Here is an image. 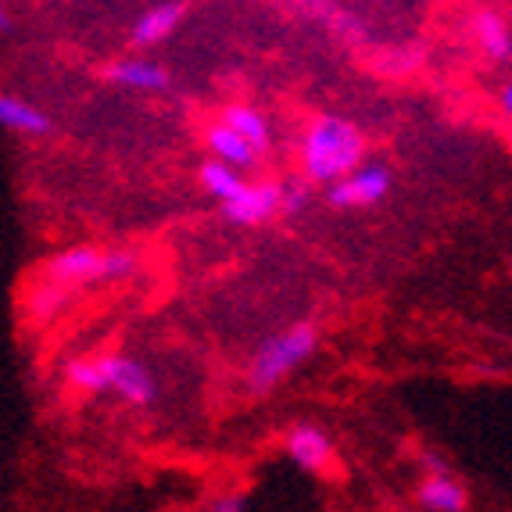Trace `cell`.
Wrapping results in <instances>:
<instances>
[{"label":"cell","instance_id":"1","mask_svg":"<svg viewBox=\"0 0 512 512\" xmlns=\"http://www.w3.org/2000/svg\"><path fill=\"white\" fill-rule=\"evenodd\" d=\"M366 165V137L362 129L337 115H319L308 122L301 137V172L308 183H333L348 180L351 172Z\"/></svg>","mask_w":512,"mask_h":512},{"label":"cell","instance_id":"2","mask_svg":"<svg viewBox=\"0 0 512 512\" xmlns=\"http://www.w3.org/2000/svg\"><path fill=\"white\" fill-rule=\"evenodd\" d=\"M69 387L86 394H104L111 391L119 402L133 405V409H147L158 402V380L154 373L133 355H119V351H101V355H83L72 359L65 369Z\"/></svg>","mask_w":512,"mask_h":512},{"label":"cell","instance_id":"3","mask_svg":"<svg viewBox=\"0 0 512 512\" xmlns=\"http://www.w3.org/2000/svg\"><path fill=\"white\" fill-rule=\"evenodd\" d=\"M319 348V326L316 323H294L287 330L269 333L255 351H251L248 369H244V384L251 394H269L280 387L301 362H308Z\"/></svg>","mask_w":512,"mask_h":512},{"label":"cell","instance_id":"4","mask_svg":"<svg viewBox=\"0 0 512 512\" xmlns=\"http://www.w3.org/2000/svg\"><path fill=\"white\" fill-rule=\"evenodd\" d=\"M40 283H51L61 291H79L90 283H104V251L94 248V244H76V248L58 251L43 265Z\"/></svg>","mask_w":512,"mask_h":512},{"label":"cell","instance_id":"5","mask_svg":"<svg viewBox=\"0 0 512 512\" xmlns=\"http://www.w3.org/2000/svg\"><path fill=\"white\" fill-rule=\"evenodd\" d=\"M394 187V172L384 162H366L359 172H351L348 180L333 183L326 190L330 208H373L380 205Z\"/></svg>","mask_w":512,"mask_h":512},{"label":"cell","instance_id":"6","mask_svg":"<svg viewBox=\"0 0 512 512\" xmlns=\"http://www.w3.org/2000/svg\"><path fill=\"white\" fill-rule=\"evenodd\" d=\"M283 452L287 459L305 473H330L333 466V441L323 427L308 423V419H298L287 427L283 434Z\"/></svg>","mask_w":512,"mask_h":512},{"label":"cell","instance_id":"7","mask_svg":"<svg viewBox=\"0 0 512 512\" xmlns=\"http://www.w3.org/2000/svg\"><path fill=\"white\" fill-rule=\"evenodd\" d=\"M276 212H283V183L262 180V183H248V190L222 205V215L233 222V226H262L269 222Z\"/></svg>","mask_w":512,"mask_h":512},{"label":"cell","instance_id":"8","mask_svg":"<svg viewBox=\"0 0 512 512\" xmlns=\"http://www.w3.org/2000/svg\"><path fill=\"white\" fill-rule=\"evenodd\" d=\"M101 79L108 86H122V90H169L172 76L165 65L147 58H119L111 61L101 72Z\"/></svg>","mask_w":512,"mask_h":512},{"label":"cell","instance_id":"9","mask_svg":"<svg viewBox=\"0 0 512 512\" xmlns=\"http://www.w3.org/2000/svg\"><path fill=\"white\" fill-rule=\"evenodd\" d=\"M470 33L473 43L480 47L487 61H495V65H512V29L498 11L491 8H480L470 15Z\"/></svg>","mask_w":512,"mask_h":512},{"label":"cell","instance_id":"10","mask_svg":"<svg viewBox=\"0 0 512 512\" xmlns=\"http://www.w3.org/2000/svg\"><path fill=\"white\" fill-rule=\"evenodd\" d=\"M183 18H187V8H183V4H154V8H147L144 15L133 22V29H129V47L144 51V47L162 43L165 36H172L176 29H180Z\"/></svg>","mask_w":512,"mask_h":512},{"label":"cell","instance_id":"11","mask_svg":"<svg viewBox=\"0 0 512 512\" xmlns=\"http://www.w3.org/2000/svg\"><path fill=\"white\" fill-rule=\"evenodd\" d=\"M416 505L423 512H466L470 491L448 473V477H423L416 487Z\"/></svg>","mask_w":512,"mask_h":512},{"label":"cell","instance_id":"12","mask_svg":"<svg viewBox=\"0 0 512 512\" xmlns=\"http://www.w3.org/2000/svg\"><path fill=\"white\" fill-rule=\"evenodd\" d=\"M205 140H208V147H212L215 162L230 165V169H237V172L255 169V165H258V151L244 137H237L226 122H215V126H208Z\"/></svg>","mask_w":512,"mask_h":512},{"label":"cell","instance_id":"13","mask_svg":"<svg viewBox=\"0 0 512 512\" xmlns=\"http://www.w3.org/2000/svg\"><path fill=\"white\" fill-rule=\"evenodd\" d=\"M222 122L237 133V137H244L251 147H255L258 154L269 151V144H273V133H269V122H265V115L258 108H251V104L244 101H233L222 108Z\"/></svg>","mask_w":512,"mask_h":512},{"label":"cell","instance_id":"14","mask_svg":"<svg viewBox=\"0 0 512 512\" xmlns=\"http://www.w3.org/2000/svg\"><path fill=\"white\" fill-rule=\"evenodd\" d=\"M197 183H201V190H205L208 197H215L219 205H230V201H237V197L248 190V180H244L237 169L215 162V158H208V162L197 169Z\"/></svg>","mask_w":512,"mask_h":512},{"label":"cell","instance_id":"15","mask_svg":"<svg viewBox=\"0 0 512 512\" xmlns=\"http://www.w3.org/2000/svg\"><path fill=\"white\" fill-rule=\"evenodd\" d=\"M0 122L8 129H15V133H26V137H43V133H51V126H54L36 104L22 101V97H11V94L0 97Z\"/></svg>","mask_w":512,"mask_h":512},{"label":"cell","instance_id":"16","mask_svg":"<svg viewBox=\"0 0 512 512\" xmlns=\"http://www.w3.org/2000/svg\"><path fill=\"white\" fill-rule=\"evenodd\" d=\"M140 273V255L133 248L104 251V283H126Z\"/></svg>","mask_w":512,"mask_h":512},{"label":"cell","instance_id":"17","mask_svg":"<svg viewBox=\"0 0 512 512\" xmlns=\"http://www.w3.org/2000/svg\"><path fill=\"white\" fill-rule=\"evenodd\" d=\"M69 301V291H61V287H51V283H40L33 294H29V316L36 323H47L61 312V305Z\"/></svg>","mask_w":512,"mask_h":512},{"label":"cell","instance_id":"18","mask_svg":"<svg viewBox=\"0 0 512 512\" xmlns=\"http://www.w3.org/2000/svg\"><path fill=\"white\" fill-rule=\"evenodd\" d=\"M312 201V183L301 176V180L283 183V215H301Z\"/></svg>","mask_w":512,"mask_h":512},{"label":"cell","instance_id":"19","mask_svg":"<svg viewBox=\"0 0 512 512\" xmlns=\"http://www.w3.org/2000/svg\"><path fill=\"white\" fill-rule=\"evenodd\" d=\"M244 505H248L244 491H219V495L208 498L197 512H244Z\"/></svg>","mask_w":512,"mask_h":512},{"label":"cell","instance_id":"20","mask_svg":"<svg viewBox=\"0 0 512 512\" xmlns=\"http://www.w3.org/2000/svg\"><path fill=\"white\" fill-rule=\"evenodd\" d=\"M419 462H423L427 477H448V462H444L437 452H423V455H419Z\"/></svg>","mask_w":512,"mask_h":512},{"label":"cell","instance_id":"21","mask_svg":"<svg viewBox=\"0 0 512 512\" xmlns=\"http://www.w3.org/2000/svg\"><path fill=\"white\" fill-rule=\"evenodd\" d=\"M498 108H502V115L512 122V83H509V86H502V90H498Z\"/></svg>","mask_w":512,"mask_h":512}]
</instances>
